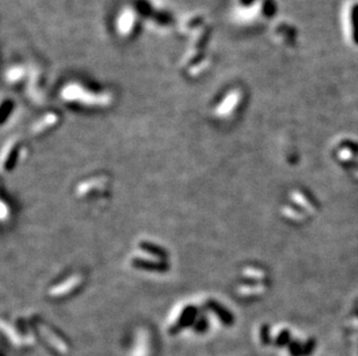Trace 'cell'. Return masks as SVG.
Here are the masks:
<instances>
[{"mask_svg":"<svg viewBox=\"0 0 358 356\" xmlns=\"http://www.w3.org/2000/svg\"><path fill=\"white\" fill-rule=\"evenodd\" d=\"M343 29L352 47L358 49V0H349L343 10Z\"/></svg>","mask_w":358,"mask_h":356,"instance_id":"obj_1","label":"cell"},{"mask_svg":"<svg viewBox=\"0 0 358 356\" xmlns=\"http://www.w3.org/2000/svg\"><path fill=\"white\" fill-rule=\"evenodd\" d=\"M41 332L43 334L44 338H45L59 353L63 354V355L68 354V345L63 343L59 338H57V336H55V333L51 332L50 329H48L47 326H41Z\"/></svg>","mask_w":358,"mask_h":356,"instance_id":"obj_4","label":"cell"},{"mask_svg":"<svg viewBox=\"0 0 358 356\" xmlns=\"http://www.w3.org/2000/svg\"><path fill=\"white\" fill-rule=\"evenodd\" d=\"M81 276H73L70 279L66 280L65 283H61V285H56L54 288L50 290V295L54 296H63L68 292H71L72 289L76 288L77 285H80Z\"/></svg>","mask_w":358,"mask_h":356,"instance_id":"obj_3","label":"cell"},{"mask_svg":"<svg viewBox=\"0 0 358 356\" xmlns=\"http://www.w3.org/2000/svg\"><path fill=\"white\" fill-rule=\"evenodd\" d=\"M150 338H148L146 331H139L136 338L135 347L132 348L129 356H150L151 354Z\"/></svg>","mask_w":358,"mask_h":356,"instance_id":"obj_2","label":"cell"}]
</instances>
